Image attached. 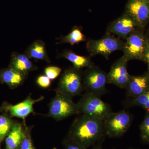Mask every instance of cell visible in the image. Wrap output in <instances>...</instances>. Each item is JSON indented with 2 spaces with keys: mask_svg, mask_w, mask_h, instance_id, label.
<instances>
[{
  "mask_svg": "<svg viewBox=\"0 0 149 149\" xmlns=\"http://www.w3.org/2000/svg\"><path fill=\"white\" fill-rule=\"evenodd\" d=\"M104 136L103 120L84 114L73 121L67 136L87 149L103 140Z\"/></svg>",
  "mask_w": 149,
  "mask_h": 149,
  "instance_id": "cell-1",
  "label": "cell"
},
{
  "mask_svg": "<svg viewBox=\"0 0 149 149\" xmlns=\"http://www.w3.org/2000/svg\"><path fill=\"white\" fill-rule=\"evenodd\" d=\"M76 104L79 114L102 120L111 112L110 105L104 102L100 96L90 92L83 94Z\"/></svg>",
  "mask_w": 149,
  "mask_h": 149,
  "instance_id": "cell-2",
  "label": "cell"
},
{
  "mask_svg": "<svg viewBox=\"0 0 149 149\" xmlns=\"http://www.w3.org/2000/svg\"><path fill=\"white\" fill-rule=\"evenodd\" d=\"M79 114L77 104L72 97L56 90V95L49 104L48 115L56 120H63L74 114Z\"/></svg>",
  "mask_w": 149,
  "mask_h": 149,
  "instance_id": "cell-3",
  "label": "cell"
},
{
  "mask_svg": "<svg viewBox=\"0 0 149 149\" xmlns=\"http://www.w3.org/2000/svg\"><path fill=\"white\" fill-rule=\"evenodd\" d=\"M104 125L106 136L110 138L121 137L130 127L132 116L125 110L110 113L104 119Z\"/></svg>",
  "mask_w": 149,
  "mask_h": 149,
  "instance_id": "cell-4",
  "label": "cell"
},
{
  "mask_svg": "<svg viewBox=\"0 0 149 149\" xmlns=\"http://www.w3.org/2000/svg\"><path fill=\"white\" fill-rule=\"evenodd\" d=\"M83 83L86 92L100 96L106 93L107 73L94 64L83 72Z\"/></svg>",
  "mask_w": 149,
  "mask_h": 149,
  "instance_id": "cell-5",
  "label": "cell"
},
{
  "mask_svg": "<svg viewBox=\"0 0 149 149\" xmlns=\"http://www.w3.org/2000/svg\"><path fill=\"white\" fill-rule=\"evenodd\" d=\"M124 42L117 37L108 33L98 40H90L86 48L91 56L101 55L107 58L115 51L122 50Z\"/></svg>",
  "mask_w": 149,
  "mask_h": 149,
  "instance_id": "cell-6",
  "label": "cell"
},
{
  "mask_svg": "<svg viewBox=\"0 0 149 149\" xmlns=\"http://www.w3.org/2000/svg\"><path fill=\"white\" fill-rule=\"evenodd\" d=\"M84 90L83 72L81 70L70 67L62 74L56 90L72 97L79 95Z\"/></svg>",
  "mask_w": 149,
  "mask_h": 149,
  "instance_id": "cell-7",
  "label": "cell"
},
{
  "mask_svg": "<svg viewBox=\"0 0 149 149\" xmlns=\"http://www.w3.org/2000/svg\"><path fill=\"white\" fill-rule=\"evenodd\" d=\"M149 45L142 35L133 32L127 37L123 48V55L128 60L144 58Z\"/></svg>",
  "mask_w": 149,
  "mask_h": 149,
  "instance_id": "cell-8",
  "label": "cell"
},
{
  "mask_svg": "<svg viewBox=\"0 0 149 149\" xmlns=\"http://www.w3.org/2000/svg\"><path fill=\"white\" fill-rule=\"evenodd\" d=\"M128 61L123 55L115 62L107 73L108 83L125 89L130 76L127 70Z\"/></svg>",
  "mask_w": 149,
  "mask_h": 149,
  "instance_id": "cell-9",
  "label": "cell"
},
{
  "mask_svg": "<svg viewBox=\"0 0 149 149\" xmlns=\"http://www.w3.org/2000/svg\"><path fill=\"white\" fill-rule=\"evenodd\" d=\"M43 99L44 97H41L37 99H33L29 95L24 101L16 104H5L3 106V110L11 117L19 118L24 120L29 114L35 113L33 108L35 104Z\"/></svg>",
  "mask_w": 149,
  "mask_h": 149,
  "instance_id": "cell-10",
  "label": "cell"
},
{
  "mask_svg": "<svg viewBox=\"0 0 149 149\" xmlns=\"http://www.w3.org/2000/svg\"><path fill=\"white\" fill-rule=\"evenodd\" d=\"M136 25L134 19L126 13L110 24L107 32L126 39L133 32Z\"/></svg>",
  "mask_w": 149,
  "mask_h": 149,
  "instance_id": "cell-11",
  "label": "cell"
},
{
  "mask_svg": "<svg viewBox=\"0 0 149 149\" xmlns=\"http://www.w3.org/2000/svg\"><path fill=\"white\" fill-rule=\"evenodd\" d=\"M136 22L143 25L149 19V3L147 0H130L126 13Z\"/></svg>",
  "mask_w": 149,
  "mask_h": 149,
  "instance_id": "cell-12",
  "label": "cell"
},
{
  "mask_svg": "<svg viewBox=\"0 0 149 149\" xmlns=\"http://www.w3.org/2000/svg\"><path fill=\"white\" fill-rule=\"evenodd\" d=\"M8 68L26 75L37 69V66L32 63L25 54L17 52L12 54Z\"/></svg>",
  "mask_w": 149,
  "mask_h": 149,
  "instance_id": "cell-13",
  "label": "cell"
},
{
  "mask_svg": "<svg viewBox=\"0 0 149 149\" xmlns=\"http://www.w3.org/2000/svg\"><path fill=\"white\" fill-rule=\"evenodd\" d=\"M127 95L135 97L149 90V77L130 75L125 88Z\"/></svg>",
  "mask_w": 149,
  "mask_h": 149,
  "instance_id": "cell-14",
  "label": "cell"
},
{
  "mask_svg": "<svg viewBox=\"0 0 149 149\" xmlns=\"http://www.w3.org/2000/svg\"><path fill=\"white\" fill-rule=\"evenodd\" d=\"M26 125L15 122L10 132L6 137V149H19L24 139Z\"/></svg>",
  "mask_w": 149,
  "mask_h": 149,
  "instance_id": "cell-15",
  "label": "cell"
},
{
  "mask_svg": "<svg viewBox=\"0 0 149 149\" xmlns=\"http://www.w3.org/2000/svg\"><path fill=\"white\" fill-rule=\"evenodd\" d=\"M27 76L10 68L0 69V82L6 84L11 89L21 85Z\"/></svg>",
  "mask_w": 149,
  "mask_h": 149,
  "instance_id": "cell-16",
  "label": "cell"
},
{
  "mask_svg": "<svg viewBox=\"0 0 149 149\" xmlns=\"http://www.w3.org/2000/svg\"><path fill=\"white\" fill-rule=\"evenodd\" d=\"M24 54L30 59L42 60L49 63L51 61L47 53L45 44L41 40H37L27 48Z\"/></svg>",
  "mask_w": 149,
  "mask_h": 149,
  "instance_id": "cell-17",
  "label": "cell"
},
{
  "mask_svg": "<svg viewBox=\"0 0 149 149\" xmlns=\"http://www.w3.org/2000/svg\"><path fill=\"white\" fill-rule=\"evenodd\" d=\"M58 56L69 61L73 64V67L77 69L87 68L93 64L90 57L78 55L70 50H65Z\"/></svg>",
  "mask_w": 149,
  "mask_h": 149,
  "instance_id": "cell-18",
  "label": "cell"
},
{
  "mask_svg": "<svg viewBox=\"0 0 149 149\" xmlns=\"http://www.w3.org/2000/svg\"><path fill=\"white\" fill-rule=\"evenodd\" d=\"M86 40V36L83 34L81 29L79 27H74L68 35L60 38L58 44L68 43L73 46L74 44L84 42Z\"/></svg>",
  "mask_w": 149,
  "mask_h": 149,
  "instance_id": "cell-19",
  "label": "cell"
},
{
  "mask_svg": "<svg viewBox=\"0 0 149 149\" xmlns=\"http://www.w3.org/2000/svg\"><path fill=\"white\" fill-rule=\"evenodd\" d=\"M10 116L6 113L0 114V143L5 139L14 123Z\"/></svg>",
  "mask_w": 149,
  "mask_h": 149,
  "instance_id": "cell-20",
  "label": "cell"
},
{
  "mask_svg": "<svg viewBox=\"0 0 149 149\" xmlns=\"http://www.w3.org/2000/svg\"><path fill=\"white\" fill-rule=\"evenodd\" d=\"M130 102H128L130 105L141 106L143 107L145 105L149 102V90L143 94L133 97Z\"/></svg>",
  "mask_w": 149,
  "mask_h": 149,
  "instance_id": "cell-21",
  "label": "cell"
},
{
  "mask_svg": "<svg viewBox=\"0 0 149 149\" xmlns=\"http://www.w3.org/2000/svg\"><path fill=\"white\" fill-rule=\"evenodd\" d=\"M19 149H36L31 138L30 130L26 126L24 139Z\"/></svg>",
  "mask_w": 149,
  "mask_h": 149,
  "instance_id": "cell-22",
  "label": "cell"
},
{
  "mask_svg": "<svg viewBox=\"0 0 149 149\" xmlns=\"http://www.w3.org/2000/svg\"><path fill=\"white\" fill-rule=\"evenodd\" d=\"M141 138L146 143H149V114L143 121L141 127Z\"/></svg>",
  "mask_w": 149,
  "mask_h": 149,
  "instance_id": "cell-23",
  "label": "cell"
},
{
  "mask_svg": "<svg viewBox=\"0 0 149 149\" xmlns=\"http://www.w3.org/2000/svg\"><path fill=\"white\" fill-rule=\"evenodd\" d=\"M60 68L55 66L47 67L45 70V75L51 80H53L58 77L61 72Z\"/></svg>",
  "mask_w": 149,
  "mask_h": 149,
  "instance_id": "cell-24",
  "label": "cell"
},
{
  "mask_svg": "<svg viewBox=\"0 0 149 149\" xmlns=\"http://www.w3.org/2000/svg\"><path fill=\"white\" fill-rule=\"evenodd\" d=\"M64 149H87L67 136L63 141Z\"/></svg>",
  "mask_w": 149,
  "mask_h": 149,
  "instance_id": "cell-25",
  "label": "cell"
},
{
  "mask_svg": "<svg viewBox=\"0 0 149 149\" xmlns=\"http://www.w3.org/2000/svg\"><path fill=\"white\" fill-rule=\"evenodd\" d=\"M36 83L41 88H47L50 86L51 80L46 75H41L37 77Z\"/></svg>",
  "mask_w": 149,
  "mask_h": 149,
  "instance_id": "cell-26",
  "label": "cell"
},
{
  "mask_svg": "<svg viewBox=\"0 0 149 149\" xmlns=\"http://www.w3.org/2000/svg\"><path fill=\"white\" fill-rule=\"evenodd\" d=\"M103 140L99 141V142L97 143V144H95L94 145L93 148L92 149H104L102 147V142Z\"/></svg>",
  "mask_w": 149,
  "mask_h": 149,
  "instance_id": "cell-27",
  "label": "cell"
},
{
  "mask_svg": "<svg viewBox=\"0 0 149 149\" xmlns=\"http://www.w3.org/2000/svg\"><path fill=\"white\" fill-rule=\"evenodd\" d=\"M144 58H145V59H146V61L148 63L149 66V46L148 47L146 51Z\"/></svg>",
  "mask_w": 149,
  "mask_h": 149,
  "instance_id": "cell-28",
  "label": "cell"
},
{
  "mask_svg": "<svg viewBox=\"0 0 149 149\" xmlns=\"http://www.w3.org/2000/svg\"><path fill=\"white\" fill-rule=\"evenodd\" d=\"M134 149L133 148H128V149Z\"/></svg>",
  "mask_w": 149,
  "mask_h": 149,
  "instance_id": "cell-29",
  "label": "cell"
},
{
  "mask_svg": "<svg viewBox=\"0 0 149 149\" xmlns=\"http://www.w3.org/2000/svg\"><path fill=\"white\" fill-rule=\"evenodd\" d=\"M53 149H56V148H53Z\"/></svg>",
  "mask_w": 149,
  "mask_h": 149,
  "instance_id": "cell-30",
  "label": "cell"
},
{
  "mask_svg": "<svg viewBox=\"0 0 149 149\" xmlns=\"http://www.w3.org/2000/svg\"><path fill=\"white\" fill-rule=\"evenodd\" d=\"M0 144H1V143H0ZM0 149H1V148H0Z\"/></svg>",
  "mask_w": 149,
  "mask_h": 149,
  "instance_id": "cell-31",
  "label": "cell"
},
{
  "mask_svg": "<svg viewBox=\"0 0 149 149\" xmlns=\"http://www.w3.org/2000/svg\"><path fill=\"white\" fill-rule=\"evenodd\" d=\"M148 1H149V0H148Z\"/></svg>",
  "mask_w": 149,
  "mask_h": 149,
  "instance_id": "cell-32",
  "label": "cell"
}]
</instances>
